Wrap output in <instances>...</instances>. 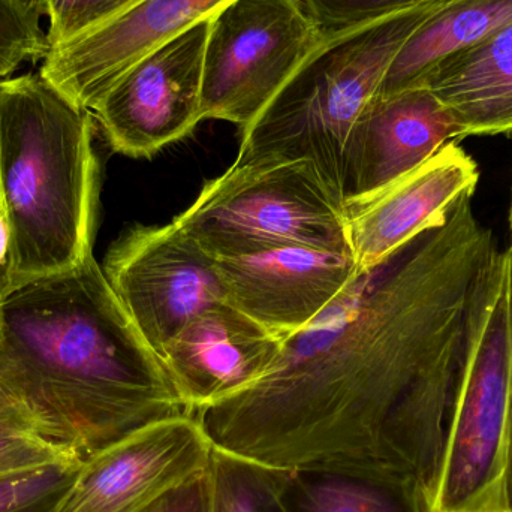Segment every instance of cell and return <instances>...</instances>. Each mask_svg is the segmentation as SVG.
Here are the masks:
<instances>
[{
	"label": "cell",
	"instance_id": "277c9868",
	"mask_svg": "<svg viewBox=\"0 0 512 512\" xmlns=\"http://www.w3.org/2000/svg\"><path fill=\"white\" fill-rule=\"evenodd\" d=\"M447 0L400 9L325 35L318 50L243 129L233 165L307 161L345 200L346 158L358 120L394 57Z\"/></svg>",
	"mask_w": 512,
	"mask_h": 512
},
{
	"label": "cell",
	"instance_id": "6da1fadb",
	"mask_svg": "<svg viewBox=\"0 0 512 512\" xmlns=\"http://www.w3.org/2000/svg\"><path fill=\"white\" fill-rule=\"evenodd\" d=\"M472 197L360 271L258 381L194 412L213 450L273 471L396 478L430 512L472 298L499 252Z\"/></svg>",
	"mask_w": 512,
	"mask_h": 512
},
{
	"label": "cell",
	"instance_id": "2e32d148",
	"mask_svg": "<svg viewBox=\"0 0 512 512\" xmlns=\"http://www.w3.org/2000/svg\"><path fill=\"white\" fill-rule=\"evenodd\" d=\"M417 86L444 105L457 138L512 135V23L442 60Z\"/></svg>",
	"mask_w": 512,
	"mask_h": 512
},
{
	"label": "cell",
	"instance_id": "ffe728a7",
	"mask_svg": "<svg viewBox=\"0 0 512 512\" xmlns=\"http://www.w3.org/2000/svg\"><path fill=\"white\" fill-rule=\"evenodd\" d=\"M83 457L48 438L26 411L0 390V478Z\"/></svg>",
	"mask_w": 512,
	"mask_h": 512
},
{
	"label": "cell",
	"instance_id": "4fadbf2b",
	"mask_svg": "<svg viewBox=\"0 0 512 512\" xmlns=\"http://www.w3.org/2000/svg\"><path fill=\"white\" fill-rule=\"evenodd\" d=\"M478 182L477 162L454 140L382 191L346 201V236L358 270H372L424 231L444 224L465 195L475 194Z\"/></svg>",
	"mask_w": 512,
	"mask_h": 512
},
{
	"label": "cell",
	"instance_id": "e0dca14e",
	"mask_svg": "<svg viewBox=\"0 0 512 512\" xmlns=\"http://www.w3.org/2000/svg\"><path fill=\"white\" fill-rule=\"evenodd\" d=\"M512 23V0H447L394 57L378 96L417 86L442 60Z\"/></svg>",
	"mask_w": 512,
	"mask_h": 512
},
{
	"label": "cell",
	"instance_id": "ba28073f",
	"mask_svg": "<svg viewBox=\"0 0 512 512\" xmlns=\"http://www.w3.org/2000/svg\"><path fill=\"white\" fill-rule=\"evenodd\" d=\"M102 271L159 357L186 322L227 301L215 259L174 222L123 234L105 255Z\"/></svg>",
	"mask_w": 512,
	"mask_h": 512
},
{
	"label": "cell",
	"instance_id": "4316f807",
	"mask_svg": "<svg viewBox=\"0 0 512 512\" xmlns=\"http://www.w3.org/2000/svg\"><path fill=\"white\" fill-rule=\"evenodd\" d=\"M507 487H508V502H510V508H511V512H512V427H511L510 456H508Z\"/></svg>",
	"mask_w": 512,
	"mask_h": 512
},
{
	"label": "cell",
	"instance_id": "5bb4252c",
	"mask_svg": "<svg viewBox=\"0 0 512 512\" xmlns=\"http://www.w3.org/2000/svg\"><path fill=\"white\" fill-rule=\"evenodd\" d=\"M283 340L233 304H213L186 322L161 358L191 415L258 381Z\"/></svg>",
	"mask_w": 512,
	"mask_h": 512
},
{
	"label": "cell",
	"instance_id": "7a4b0ae2",
	"mask_svg": "<svg viewBox=\"0 0 512 512\" xmlns=\"http://www.w3.org/2000/svg\"><path fill=\"white\" fill-rule=\"evenodd\" d=\"M0 390L83 460L156 421L192 417L93 254L0 295Z\"/></svg>",
	"mask_w": 512,
	"mask_h": 512
},
{
	"label": "cell",
	"instance_id": "ac0fdd59",
	"mask_svg": "<svg viewBox=\"0 0 512 512\" xmlns=\"http://www.w3.org/2000/svg\"><path fill=\"white\" fill-rule=\"evenodd\" d=\"M282 512H429L412 484L382 475L340 471L285 472Z\"/></svg>",
	"mask_w": 512,
	"mask_h": 512
},
{
	"label": "cell",
	"instance_id": "44dd1931",
	"mask_svg": "<svg viewBox=\"0 0 512 512\" xmlns=\"http://www.w3.org/2000/svg\"><path fill=\"white\" fill-rule=\"evenodd\" d=\"M83 460L0 478V512H50L65 493Z\"/></svg>",
	"mask_w": 512,
	"mask_h": 512
},
{
	"label": "cell",
	"instance_id": "f1b7e54d",
	"mask_svg": "<svg viewBox=\"0 0 512 512\" xmlns=\"http://www.w3.org/2000/svg\"><path fill=\"white\" fill-rule=\"evenodd\" d=\"M270 512H282V511H280V508H279V502H277V507L274 508V510H271Z\"/></svg>",
	"mask_w": 512,
	"mask_h": 512
},
{
	"label": "cell",
	"instance_id": "52a82bcc",
	"mask_svg": "<svg viewBox=\"0 0 512 512\" xmlns=\"http://www.w3.org/2000/svg\"><path fill=\"white\" fill-rule=\"evenodd\" d=\"M324 39L300 0H231L210 18L203 119L245 129Z\"/></svg>",
	"mask_w": 512,
	"mask_h": 512
},
{
	"label": "cell",
	"instance_id": "484cf974",
	"mask_svg": "<svg viewBox=\"0 0 512 512\" xmlns=\"http://www.w3.org/2000/svg\"><path fill=\"white\" fill-rule=\"evenodd\" d=\"M14 2L17 3L20 8H23L24 11L29 12V14L41 18L44 0H14Z\"/></svg>",
	"mask_w": 512,
	"mask_h": 512
},
{
	"label": "cell",
	"instance_id": "7402d4cb",
	"mask_svg": "<svg viewBox=\"0 0 512 512\" xmlns=\"http://www.w3.org/2000/svg\"><path fill=\"white\" fill-rule=\"evenodd\" d=\"M135 0H44L42 15L48 18L51 47L63 44L132 5Z\"/></svg>",
	"mask_w": 512,
	"mask_h": 512
},
{
	"label": "cell",
	"instance_id": "3957f363",
	"mask_svg": "<svg viewBox=\"0 0 512 512\" xmlns=\"http://www.w3.org/2000/svg\"><path fill=\"white\" fill-rule=\"evenodd\" d=\"M96 195L92 111L41 72L0 80V295L92 255Z\"/></svg>",
	"mask_w": 512,
	"mask_h": 512
},
{
	"label": "cell",
	"instance_id": "30bf717a",
	"mask_svg": "<svg viewBox=\"0 0 512 512\" xmlns=\"http://www.w3.org/2000/svg\"><path fill=\"white\" fill-rule=\"evenodd\" d=\"M212 450L194 417L156 421L84 459L50 512H143L203 474Z\"/></svg>",
	"mask_w": 512,
	"mask_h": 512
},
{
	"label": "cell",
	"instance_id": "d4e9b609",
	"mask_svg": "<svg viewBox=\"0 0 512 512\" xmlns=\"http://www.w3.org/2000/svg\"><path fill=\"white\" fill-rule=\"evenodd\" d=\"M9 237L6 230L5 221H3L2 213H0V277L5 271L6 262H8Z\"/></svg>",
	"mask_w": 512,
	"mask_h": 512
},
{
	"label": "cell",
	"instance_id": "7c38bea8",
	"mask_svg": "<svg viewBox=\"0 0 512 512\" xmlns=\"http://www.w3.org/2000/svg\"><path fill=\"white\" fill-rule=\"evenodd\" d=\"M227 301L277 339L309 327L360 273L351 251L282 246L215 259Z\"/></svg>",
	"mask_w": 512,
	"mask_h": 512
},
{
	"label": "cell",
	"instance_id": "cb8c5ba5",
	"mask_svg": "<svg viewBox=\"0 0 512 512\" xmlns=\"http://www.w3.org/2000/svg\"><path fill=\"white\" fill-rule=\"evenodd\" d=\"M143 512H210L207 469L165 493Z\"/></svg>",
	"mask_w": 512,
	"mask_h": 512
},
{
	"label": "cell",
	"instance_id": "83f0119b",
	"mask_svg": "<svg viewBox=\"0 0 512 512\" xmlns=\"http://www.w3.org/2000/svg\"><path fill=\"white\" fill-rule=\"evenodd\" d=\"M508 227H510V246L507 251L512 255V188H511V203H510V215H508Z\"/></svg>",
	"mask_w": 512,
	"mask_h": 512
},
{
	"label": "cell",
	"instance_id": "9c48e42d",
	"mask_svg": "<svg viewBox=\"0 0 512 512\" xmlns=\"http://www.w3.org/2000/svg\"><path fill=\"white\" fill-rule=\"evenodd\" d=\"M210 18L138 60L92 113L111 149L152 158L203 119V71Z\"/></svg>",
	"mask_w": 512,
	"mask_h": 512
},
{
	"label": "cell",
	"instance_id": "f546056e",
	"mask_svg": "<svg viewBox=\"0 0 512 512\" xmlns=\"http://www.w3.org/2000/svg\"><path fill=\"white\" fill-rule=\"evenodd\" d=\"M512 256V255H511Z\"/></svg>",
	"mask_w": 512,
	"mask_h": 512
},
{
	"label": "cell",
	"instance_id": "8992f818",
	"mask_svg": "<svg viewBox=\"0 0 512 512\" xmlns=\"http://www.w3.org/2000/svg\"><path fill=\"white\" fill-rule=\"evenodd\" d=\"M173 222L213 259L282 246L349 251L345 200L307 161L233 165Z\"/></svg>",
	"mask_w": 512,
	"mask_h": 512
},
{
	"label": "cell",
	"instance_id": "d6986e66",
	"mask_svg": "<svg viewBox=\"0 0 512 512\" xmlns=\"http://www.w3.org/2000/svg\"><path fill=\"white\" fill-rule=\"evenodd\" d=\"M207 481L210 512H270L279 502L285 472L212 450Z\"/></svg>",
	"mask_w": 512,
	"mask_h": 512
},
{
	"label": "cell",
	"instance_id": "8fae6325",
	"mask_svg": "<svg viewBox=\"0 0 512 512\" xmlns=\"http://www.w3.org/2000/svg\"><path fill=\"white\" fill-rule=\"evenodd\" d=\"M231 0H135L93 29L51 47L41 74L92 111L138 60L209 20Z\"/></svg>",
	"mask_w": 512,
	"mask_h": 512
},
{
	"label": "cell",
	"instance_id": "5b68a950",
	"mask_svg": "<svg viewBox=\"0 0 512 512\" xmlns=\"http://www.w3.org/2000/svg\"><path fill=\"white\" fill-rule=\"evenodd\" d=\"M512 256L499 251L475 289L430 512H511Z\"/></svg>",
	"mask_w": 512,
	"mask_h": 512
},
{
	"label": "cell",
	"instance_id": "9a60e30c",
	"mask_svg": "<svg viewBox=\"0 0 512 512\" xmlns=\"http://www.w3.org/2000/svg\"><path fill=\"white\" fill-rule=\"evenodd\" d=\"M454 140L456 123L426 87L376 96L349 141L345 203L382 191Z\"/></svg>",
	"mask_w": 512,
	"mask_h": 512
},
{
	"label": "cell",
	"instance_id": "603a6c76",
	"mask_svg": "<svg viewBox=\"0 0 512 512\" xmlns=\"http://www.w3.org/2000/svg\"><path fill=\"white\" fill-rule=\"evenodd\" d=\"M309 17L319 29L330 33L342 32L378 20L400 9L432 2V0H300Z\"/></svg>",
	"mask_w": 512,
	"mask_h": 512
}]
</instances>
